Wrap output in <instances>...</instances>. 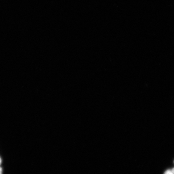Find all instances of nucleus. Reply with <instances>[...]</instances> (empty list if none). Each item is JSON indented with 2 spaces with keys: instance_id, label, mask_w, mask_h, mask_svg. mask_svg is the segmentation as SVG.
Segmentation results:
<instances>
[{
  "instance_id": "1",
  "label": "nucleus",
  "mask_w": 174,
  "mask_h": 174,
  "mask_svg": "<svg viewBox=\"0 0 174 174\" xmlns=\"http://www.w3.org/2000/svg\"><path fill=\"white\" fill-rule=\"evenodd\" d=\"M164 173H165V174H173V173L172 172V170H171H171H167V171H166Z\"/></svg>"
},
{
  "instance_id": "2",
  "label": "nucleus",
  "mask_w": 174,
  "mask_h": 174,
  "mask_svg": "<svg viewBox=\"0 0 174 174\" xmlns=\"http://www.w3.org/2000/svg\"><path fill=\"white\" fill-rule=\"evenodd\" d=\"M2 172V168L1 167H0V174H1Z\"/></svg>"
},
{
  "instance_id": "3",
  "label": "nucleus",
  "mask_w": 174,
  "mask_h": 174,
  "mask_svg": "<svg viewBox=\"0 0 174 174\" xmlns=\"http://www.w3.org/2000/svg\"><path fill=\"white\" fill-rule=\"evenodd\" d=\"M1 158H0V165H1Z\"/></svg>"
}]
</instances>
